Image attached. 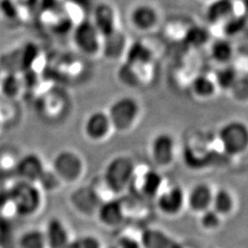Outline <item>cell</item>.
<instances>
[{"label":"cell","mask_w":248,"mask_h":248,"mask_svg":"<svg viewBox=\"0 0 248 248\" xmlns=\"http://www.w3.org/2000/svg\"><path fill=\"white\" fill-rule=\"evenodd\" d=\"M73 43L80 53L94 57L100 54L102 37L91 19H83L73 30Z\"/></svg>","instance_id":"cell-8"},{"label":"cell","mask_w":248,"mask_h":248,"mask_svg":"<svg viewBox=\"0 0 248 248\" xmlns=\"http://www.w3.org/2000/svg\"><path fill=\"white\" fill-rule=\"evenodd\" d=\"M210 56L219 66L230 64L234 57L233 45L226 38L216 39L210 43Z\"/></svg>","instance_id":"cell-23"},{"label":"cell","mask_w":248,"mask_h":248,"mask_svg":"<svg viewBox=\"0 0 248 248\" xmlns=\"http://www.w3.org/2000/svg\"><path fill=\"white\" fill-rule=\"evenodd\" d=\"M165 185V178L158 169H146L140 174L137 171L130 190L136 188L141 199L154 202Z\"/></svg>","instance_id":"cell-11"},{"label":"cell","mask_w":248,"mask_h":248,"mask_svg":"<svg viewBox=\"0 0 248 248\" xmlns=\"http://www.w3.org/2000/svg\"><path fill=\"white\" fill-rule=\"evenodd\" d=\"M118 248L117 247H116L115 244H112V245H109V246H107V247H105L104 246V248Z\"/></svg>","instance_id":"cell-35"},{"label":"cell","mask_w":248,"mask_h":248,"mask_svg":"<svg viewBox=\"0 0 248 248\" xmlns=\"http://www.w3.org/2000/svg\"><path fill=\"white\" fill-rule=\"evenodd\" d=\"M36 185L44 193H54L63 186L61 179L53 172V169L47 168L36 182Z\"/></svg>","instance_id":"cell-30"},{"label":"cell","mask_w":248,"mask_h":248,"mask_svg":"<svg viewBox=\"0 0 248 248\" xmlns=\"http://www.w3.org/2000/svg\"><path fill=\"white\" fill-rule=\"evenodd\" d=\"M177 143L169 133L156 134L151 141L150 157L157 169H169L176 160Z\"/></svg>","instance_id":"cell-9"},{"label":"cell","mask_w":248,"mask_h":248,"mask_svg":"<svg viewBox=\"0 0 248 248\" xmlns=\"http://www.w3.org/2000/svg\"><path fill=\"white\" fill-rule=\"evenodd\" d=\"M192 95L200 100H208L214 97L218 88L213 77L208 75H199L190 83Z\"/></svg>","instance_id":"cell-24"},{"label":"cell","mask_w":248,"mask_h":248,"mask_svg":"<svg viewBox=\"0 0 248 248\" xmlns=\"http://www.w3.org/2000/svg\"><path fill=\"white\" fill-rule=\"evenodd\" d=\"M154 57V52L150 46L142 41L128 44L124 55V62L142 70H147L150 67Z\"/></svg>","instance_id":"cell-18"},{"label":"cell","mask_w":248,"mask_h":248,"mask_svg":"<svg viewBox=\"0 0 248 248\" xmlns=\"http://www.w3.org/2000/svg\"><path fill=\"white\" fill-rule=\"evenodd\" d=\"M218 90L230 91L240 78L238 70L232 64L221 65L213 76Z\"/></svg>","instance_id":"cell-25"},{"label":"cell","mask_w":248,"mask_h":248,"mask_svg":"<svg viewBox=\"0 0 248 248\" xmlns=\"http://www.w3.org/2000/svg\"><path fill=\"white\" fill-rule=\"evenodd\" d=\"M143 71L146 70L134 67L124 62L118 71V78L125 86L129 88H138L143 80Z\"/></svg>","instance_id":"cell-28"},{"label":"cell","mask_w":248,"mask_h":248,"mask_svg":"<svg viewBox=\"0 0 248 248\" xmlns=\"http://www.w3.org/2000/svg\"><path fill=\"white\" fill-rule=\"evenodd\" d=\"M154 202L162 216L177 218L186 209V189L179 184H166Z\"/></svg>","instance_id":"cell-7"},{"label":"cell","mask_w":248,"mask_h":248,"mask_svg":"<svg viewBox=\"0 0 248 248\" xmlns=\"http://www.w3.org/2000/svg\"><path fill=\"white\" fill-rule=\"evenodd\" d=\"M43 230L47 248H68L74 239L68 225L56 216L47 220Z\"/></svg>","instance_id":"cell-14"},{"label":"cell","mask_w":248,"mask_h":248,"mask_svg":"<svg viewBox=\"0 0 248 248\" xmlns=\"http://www.w3.org/2000/svg\"><path fill=\"white\" fill-rule=\"evenodd\" d=\"M18 79L15 78H9L4 81L2 85V89L5 95L14 97L18 93Z\"/></svg>","instance_id":"cell-34"},{"label":"cell","mask_w":248,"mask_h":248,"mask_svg":"<svg viewBox=\"0 0 248 248\" xmlns=\"http://www.w3.org/2000/svg\"><path fill=\"white\" fill-rule=\"evenodd\" d=\"M102 240L95 233H84L72 240L68 248H103Z\"/></svg>","instance_id":"cell-32"},{"label":"cell","mask_w":248,"mask_h":248,"mask_svg":"<svg viewBox=\"0 0 248 248\" xmlns=\"http://www.w3.org/2000/svg\"><path fill=\"white\" fill-rule=\"evenodd\" d=\"M234 13L236 6L233 0H213L209 2L205 17L213 26H222Z\"/></svg>","instance_id":"cell-21"},{"label":"cell","mask_w":248,"mask_h":248,"mask_svg":"<svg viewBox=\"0 0 248 248\" xmlns=\"http://www.w3.org/2000/svg\"><path fill=\"white\" fill-rule=\"evenodd\" d=\"M138 171L135 161L128 155H117L107 162L101 182L108 192L121 197L130 190Z\"/></svg>","instance_id":"cell-1"},{"label":"cell","mask_w":248,"mask_h":248,"mask_svg":"<svg viewBox=\"0 0 248 248\" xmlns=\"http://www.w3.org/2000/svg\"><path fill=\"white\" fill-rule=\"evenodd\" d=\"M83 131L87 139L91 142H103L108 139L113 130L107 111L95 110L91 112L85 120Z\"/></svg>","instance_id":"cell-13"},{"label":"cell","mask_w":248,"mask_h":248,"mask_svg":"<svg viewBox=\"0 0 248 248\" xmlns=\"http://www.w3.org/2000/svg\"><path fill=\"white\" fill-rule=\"evenodd\" d=\"M247 26V16L240 13H234L223 24L222 29L223 33L227 37L238 35Z\"/></svg>","instance_id":"cell-31"},{"label":"cell","mask_w":248,"mask_h":248,"mask_svg":"<svg viewBox=\"0 0 248 248\" xmlns=\"http://www.w3.org/2000/svg\"><path fill=\"white\" fill-rule=\"evenodd\" d=\"M97 222L107 229L121 227L127 219V208L120 197L104 199L94 217Z\"/></svg>","instance_id":"cell-10"},{"label":"cell","mask_w":248,"mask_h":248,"mask_svg":"<svg viewBox=\"0 0 248 248\" xmlns=\"http://www.w3.org/2000/svg\"><path fill=\"white\" fill-rule=\"evenodd\" d=\"M184 42L191 48H202L212 42V35L206 27L193 25L186 30Z\"/></svg>","instance_id":"cell-26"},{"label":"cell","mask_w":248,"mask_h":248,"mask_svg":"<svg viewBox=\"0 0 248 248\" xmlns=\"http://www.w3.org/2000/svg\"><path fill=\"white\" fill-rule=\"evenodd\" d=\"M236 198L228 187L214 188L212 209L224 220L231 217L236 210Z\"/></svg>","instance_id":"cell-22"},{"label":"cell","mask_w":248,"mask_h":248,"mask_svg":"<svg viewBox=\"0 0 248 248\" xmlns=\"http://www.w3.org/2000/svg\"><path fill=\"white\" fill-rule=\"evenodd\" d=\"M13 209L20 217L30 218L40 213L44 206V192L34 183L18 180L9 191Z\"/></svg>","instance_id":"cell-2"},{"label":"cell","mask_w":248,"mask_h":248,"mask_svg":"<svg viewBox=\"0 0 248 248\" xmlns=\"http://www.w3.org/2000/svg\"><path fill=\"white\" fill-rule=\"evenodd\" d=\"M53 172L61 179L63 185H73L84 177L86 164L79 153L63 149L55 154L52 161Z\"/></svg>","instance_id":"cell-4"},{"label":"cell","mask_w":248,"mask_h":248,"mask_svg":"<svg viewBox=\"0 0 248 248\" xmlns=\"http://www.w3.org/2000/svg\"><path fill=\"white\" fill-rule=\"evenodd\" d=\"M139 237L142 248H185L179 240L156 226L145 228Z\"/></svg>","instance_id":"cell-17"},{"label":"cell","mask_w":248,"mask_h":248,"mask_svg":"<svg viewBox=\"0 0 248 248\" xmlns=\"http://www.w3.org/2000/svg\"><path fill=\"white\" fill-rule=\"evenodd\" d=\"M127 45V37L120 29H117L112 33L102 37L100 54L109 61L122 59Z\"/></svg>","instance_id":"cell-20"},{"label":"cell","mask_w":248,"mask_h":248,"mask_svg":"<svg viewBox=\"0 0 248 248\" xmlns=\"http://www.w3.org/2000/svg\"><path fill=\"white\" fill-rule=\"evenodd\" d=\"M213 248V247H209V248Z\"/></svg>","instance_id":"cell-37"},{"label":"cell","mask_w":248,"mask_h":248,"mask_svg":"<svg viewBox=\"0 0 248 248\" xmlns=\"http://www.w3.org/2000/svg\"><path fill=\"white\" fill-rule=\"evenodd\" d=\"M203 1H206V2L209 3V2H211V1H213V0H203Z\"/></svg>","instance_id":"cell-36"},{"label":"cell","mask_w":248,"mask_h":248,"mask_svg":"<svg viewBox=\"0 0 248 248\" xmlns=\"http://www.w3.org/2000/svg\"><path fill=\"white\" fill-rule=\"evenodd\" d=\"M214 187L207 181H199L186 190V209L199 215L211 209Z\"/></svg>","instance_id":"cell-12"},{"label":"cell","mask_w":248,"mask_h":248,"mask_svg":"<svg viewBox=\"0 0 248 248\" xmlns=\"http://www.w3.org/2000/svg\"><path fill=\"white\" fill-rule=\"evenodd\" d=\"M107 113L113 131L127 133L138 123L141 115V105L136 98L123 96L110 104Z\"/></svg>","instance_id":"cell-3"},{"label":"cell","mask_w":248,"mask_h":248,"mask_svg":"<svg viewBox=\"0 0 248 248\" xmlns=\"http://www.w3.org/2000/svg\"><path fill=\"white\" fill-rule=\"evenodd\" d=\"M218 141L227 156L243 155L248 148V125L240 121L226 123L218 132Z\"/></svg>","instance_id":"cell-5"},{"label":"cell","mask_w":248,"mask_h":248,"mask_svg":"<svg viewBox=\"0 0 248 248\" xmlns=\"http://www.w3.org/2000/svg\"><path fill=\"white\" fill-rule=\"evenodd\" d=\"M104 198L94 184L80 185L68 196V202L74 213L86 219L94 218Z\"/></svg>","instance_id":"cell-6"},{"label":"cell","mask_w":248,"mask_h":248,"mask_svg":"<svg viewBox=\"0 0 248 248\" xmlns=\"http://www.w3.org/2000/svg\"><path fill=\"white\" fill-rule=\"evenodd\" d=\"M18 248H47L43 229L31 228L24 231L18 237Z\"/></svg>","instance_id":"cell-27"},{"label":"cell","mask_w":248,"mask_h":248,"mask_svg":"<svg viewBox=\"0 0 248 248\" xmlns=\"http://www.w3.org/2000/svg\"><path fill=\"white\" fill-rule=\"evenodd\" d=\"M114 244L118 248H142L140 237L131 233H124L120 235Z\"/></svg>","instance_id":"cell-33"},{"label":"cell","mask_w":248,"mask_h":248,"mask_svg":"<svg viewBox=\"0 0 248 248\" xmlns=\"http://www.w3.org/2000/svg\"><path fill=\"white\" fill-rule=\"evenodd\" d=\"M157 9L147 3L137 4L129 13V21L134 30L140 32H149L159 23Z\"/></svg>","instance_id":"cell-16"},{"label":"cell","mask_w":248,"mask_h":248,"mask_svg":"<svg viewBox=\"0 0 248 248\" xmlns=\"http://www.w3.org/2000/svg\"><path fill=\"white\" fill-rule=\"evenodd\" d=\"M45 169L44 159L38 154L28 153L17 160L14 167V173L18 180L36 184Z\"/></svg>","instance_id":"cell-15"},{"label":"cell","mask_w":248,"mask_h":248,"mask_svg":"<svg viewBox=\"0 0 248 248\" xmlns=\"http://www.w3.org/2000/svg\"><path fill=\"white\" fill-rule=\"evenodd\" d=\"M91 21L101 37L108 35L119 29L115 9L106 2L98 3L94 8Z\"/></svg>","instance_id":"cell-19"},{"label":"cell","mask_w":248,"mask_h":248,"mask_svg":"<svg viewBox=\"0 0 248 248\" xmlns=\"http://www.w3.org/2000/svg\"><path fill=\"white\" fill-rule=\"evenodd\" d=\"M198 217V224L206 233H215L221 230L224 222V219L215 213L212 208L199 214Z\"/></svg>","instance_id":"cell-29"}]
</instances>
